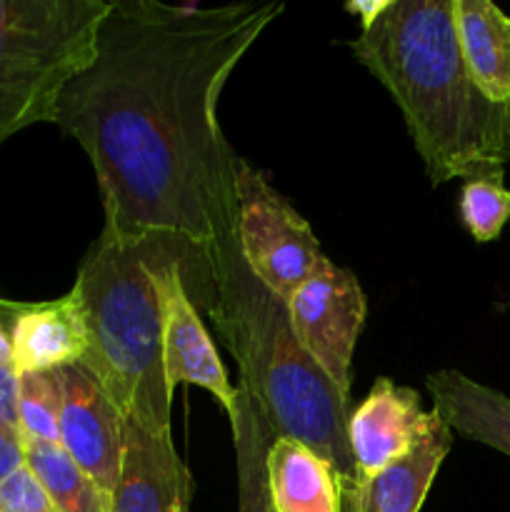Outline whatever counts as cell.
<instances>
[{
  "mask_svg": "<svg viewBox=\"0 0 510 512\" xmlns=\"http://www.w3.org/2000/svg\"><path fill=\"white\" fill-rule=\"evenodd\" d=\"M25 465V448L20 435L0 428V483Z\"/></svg>",
  "mask_w": 510,
  "mask_h": 512,
  "instance_id": "obj_23",
  "label": "cell"
},
{
  "mask_svg": "<svg viewBox=\"0 0 510 512\" xmlns=\"http://www.w3.org/2000/svg\"><path fill=\"white\" fill-rule=\"evenodd\" d=\"M60 393V448L113 495L123 458L125 418L83 363L53 370Z\"/></svg>",
  "mask_w": 510,
  "mask_h": 512,
  "instance_id": "obj_8",
  "label": "cell"
},
{
  "mask_svg": "<svg viewBox=\"0 0 510 512\" xmlns=\"http://www.w3.org/2000/svg\"><path fill=\"white\" fill-rule=\"evenodd\" d=\"M450 445L453 430L430 410L428 425L413 450L383 473L340 490V508L343 512H420Z\"/></svg>",
  "mask_w": 510,
  "mask_h": 512,
  "instance_id": "obj_13",
  "label": "cell"
},
{
  "mask_svg": "<svg viewBox=\"0 0 510 512\" xmlns=\"http://www.w3.org/2000/svg\"><path fill=\"white\" fill-rule=\"evenodd\" d=\"M8 310L10 358L18 373H53L83 363L88 355V325L78 288L58 300L13 305Z\"/></svg>",
  "mask_w": 510,
  "mask_h": 512,
  "instance_id": "obj_11",
  "label": "cell"
},
{
  "mask_svg": "<svg viewBox=\"0 0 510 512\" xmlns=\"http://www.w3.org/2000/svg\"><path fill=\"white\" fill-rule=\"evenodd\" d=\"M0 363H13L10 358V338H8V328L0 323Z\"/></svg>",
  "mask_w": 510,
  "mask_h": 512,
  "instance_id": "obj_24",
  "label": "cell"
},
{
  "mask_svg": "<svg viewBox=\"0 0 510 512\" xmlns=\"http://www.w3.org/2000/svg\"><path fill=\"white\" fill-rule=\"evenodd\" d=\"M158 290L163 308V368L168 388L175 390V385L185 383L208 390L228 418H233L238 388L230 383L213 338L190 300L183 263L178 258H170L160 268Z\"/></svg>",
  "mask_w": 510,
  "mask_h": 512,
  "instance_id": "obj_9",
  "label": "cell"
},
{
  "mask_svg": "<svg viewBox=\"0 0 510 512\" xmlns=\"http://www.w3.org/2000/svg\"><path fill=\"white\" fill-rule=\"evenodd\" d=\"M180 512H190V508L188 510H180Z\"/></svg>",
  "mask_w": 510,
  "mask_h": 512,
  "instance_id": "obj_25",
  "label": "cell"
},
{
  "mask_svg": "<svg viewBox=\"0 0 510 512\" xmlns=\"http://www.w3.org/2000/svg\"><path fill=\"white\" fill-rule=\"evenodd\" d=\"M235 188L240 255L270 293L288 300L328 258L308 220L243 158L235 160Z\"/></svg>",
  "mask_w": 510,
  "mask_h": 512,
  "instance_id": "obj_6",
  "label": "cell"
},
{
  "mask_svg": "<svg viewBox=\"0 0 510 512\" xmlns=\"http://www.w3.org/2000/svg\"><path fill=\"white\" fill-rule=\"evenodd\" d=\"M290 328L305 353L350 400V365L365 323V293L350 270L325 260L288 300Z\"/></svg>",
  "mask_w": 510,
  "mask_h": 512,
  "instance_id": "obj_7",
  "label": "cell"
},
{
  "mask_svg": "<svg viewBox=\"0 0 510 512\" xmlns=\"http://www.w3.org/2000/svg\"><path fill=\"white\" fill-rule=\"evenodd\" d=\"M460 53L488 100L510 105V15L490 0H455Z\"/></svg>",
  "mask_w": 510,
  "mask_h": 512,
  "instance_id": "obj_16",
  "label": "cell"
},
{
  "mask_svg": "<svg viewBox=\"0 0 510 512\" xmlns=\"http://www.w3.org/2000/svg\"><path fill=\"white\" fill-rule=\"evenodd\" d=\"M350 48L403 110L430 183L505 175L510 105L475 85L460 53L455 0H383Z\"/></svg>",
  "mask_w": 510,
  "mask_h": 512,
  "instance_id": "obj_2",
  "label": "cell"
},
{
  "mask_svg": "<svg viewBox=\"0 0 510 512\" xmlns=\"http://www.w3.org/2000/svg\"><path fill=\"white\" fill-rule=\"evenodd\" d=\"M430 413L413 388L378 378L368 398L348 418V448L355 483L383 473L413 450L428 425Z\"/></svg>",
  "mask_w": 510,
  "mask_h": 512,
  "instance_id": "obj_10",
  "label": "cell"
},
{
  "mask_svg": "<svg viewBox=\"0 0 510 512\" xmlns=\"http://www.w3.org/2000/svg\"><path fill=\"white\" fill-rule=\"evenodd\" d=\"M283 10L280 0L215 8L113 0L95 60L70 80L55 113L93 165L103 233L185 245L200 258L238 233V155L220 130L218 100Z\"/></svg>",
  "mask_w": 510,
  "mask_h": 512,
  "instance_id": "obj_1",
  "label": "cell"
},
{
  "mask_svg": "<svg viewBox=\"0 0 510 512\" xmlns=\"http://www.w3.org/2000/svg\"><path fill=\"white\" fill-rule=\"evenodd\" d=\"M25 468L35 475L58 512H110L113 495L105 493L60 445L23 443Z\"/></svg>",
  "mask_w": 510,
  "mask_h": 512,
  "instance_id": "obj_18",
  "label": "cell"
},
{
  "mask_svg": "<svg viewBox=\"0 0 510 512\" xmlns=\"http://www.w3.org/2000/svg\"><path fill=\"white\" fill-rule=\"evenodd\" d=\"M20 373L13 363H0V428L20 435L18 428Z\"/></svg>",
  "mask_w": 510,
  "mask_h": 512,
  "instance_id": "obj_22",
  "label": "cell"
},
{
  "mask_svg": "<svg viewBox=\"0 0 510 512\" xmlns=\"http://www.w3.org/2000/svg\"><path fill=\"white\" fill-rule=\"evenodd\" d=\"M113 0H0V145L55 123L58 100L90 68Z\"/></svg>",
  "mask_w": 510,
  "mask_h": 512,
  "instance_id": "obj_5",
  "label": "cell"
},
{
  "mask_svg": "<svg viewBox=\"0 0 510 512\" xmlns=\"http://www.w3.org/2000/svg\"><path fill=\"white\" fill-rule=\"evenodd\" d=\"M265 475L275 512H343L333 468L298 440L273 435Z\"/></svg>",
  "mask_w": 510,
  "mask_h": 512,
  "instance_id": "obj_15",
  "label": "cell"
},
{
  "mask_svg": "<svg viewBox=\"0 0 510 512\" xmlns=\"http://www.w3.org/2000/svg\"><path fill=\"white\" fill-rule=\"evenodd\" d=\"M178 245L165 240L120 243L103 233L80 263L78 288L88 325L83 365L125 420L158 438L170 435V400L163 368V308L158 275Z\"/></svg>",
  "mask_w": 510,
  "mask_h": 512,
  "instance_id": "obj_4",
  "label": "cell"
},
{
  "mask_svg": "<svg viewBox=\"0 0 510 512\" xmlns=\"http://www.w3.org/2000/svg\"><path fill=\"white\" fill-rule=\"evenodd\" d=\"M203 263L213 285L210 320L238 363L240 388L253 395L273 435L308 445L348 490L355 485L348 403L298 343L285 300L250 273L238 233L213 245Z\"/></svg>",
  "mask_w": 510,
  "mask_h": 512,
  "instance_id": "obj_3",
  "label": "cell"
},
{
  "mask_svg": "<svg viewBox=\"0 0 510 512\" xmlns=\"http://www.w3.org/2000/svg\"><path fill=\"white\" fill-rule=\"evenodd\" d=\"M18 428L23 443L60 445V393L53 373H20Z\"/></svg>",
  "mask_w": 510,
  "mask_h": 512,
  "instance_id": "obj_19",
  "label": "cell"
},
{
  "mask_svg": "<svg viewBox=\"0 0 510 512\" xmlns=\"http://www.w3.org/2000/svg\"><path fill=\"white\" fill-rule=\"evenodd\" d=\"M230 425H233L235 465H238V512H275L268 493V475H265V455L273 440V430L253 395L240 385L238 405Z\"/></svg>",
  "mask_w": 510,
  "mask_h": 512,
  "instance_id": "obj_17",
  "label": "cell"
},
{
  "mask_svg": "<svg viewBox=\"0 0 510 512\" xmlns=\"http://www.w3.org/2000/svg\"><path fill=\"white\" fill-rule=\"evenodd\" d=\"M435 413L450 430L510 458V398L468 378L460 370H438L425 378Z\"/></svg>",
  "mask_w": 510,
  "mask_h": 512,
  "instance_id": "obj_14",
  "label": "cell"
},
{
  "mask_svg": "<svg viewBox=\"0 0 510 512\" xmlns=\"http://www.w3.org/2000/svg\"><path fill=\"white\" fill-rule=\"evenodd\" d=\"M0 512H58L43 485L28 468H18L0 483Z\"/></svg>",
  "mask_w": 510,
  "mask_h": 512,
  "instance_id": "obj_21",
  "label": "cell"
},
{
  "mask_svg": "<svg viewBox=\"0 0 510 512\" xmlns=\"http://www.w3.org/2000/svg\"><path fill=\"white\" fill-rule=\"evenodd\" d=\"M193 480L173 438H158L133 420L123 425V458L110 512H180L190 508Z\"/></svg>",
  "mask_w": 510,
  "mask_h": 512,
  "instance_id": "obj_12",
  "label": "cell"
},
{
  "mask_svg": "<svg viewBox=\"0 0 510 512\" xmlns=\"http://www.w3.org/2000/svg\"><path fill=\"white\" fill-rule=\"evenodd\" d=\"M460 220L473 235L475 243L498 240L510 220V190L503 175H485L468 180L460 190Z\"/></svg>",
  "mask_w": 510,
  "mask_h": 512,
  "instance_id": "obj_20",
  "label": "cell"
}]
</instances>
